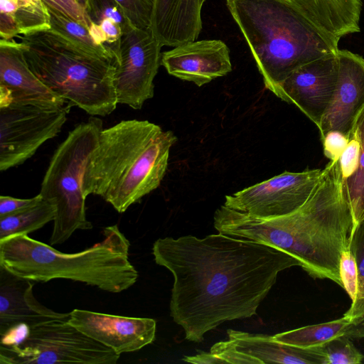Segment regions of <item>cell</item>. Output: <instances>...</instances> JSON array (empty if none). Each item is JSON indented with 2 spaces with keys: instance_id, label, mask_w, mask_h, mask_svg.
Here are the masks:
<instances>
[{
  "instance_id": "30",
  "label": "cell",
  "mask_w": 364,
  "mask_h": 364,
  "mask_svg": "<svg viewBox=\"0 0 364 364\" xmlns=\"http://www.w3.org/2000/svg\"><path fill=\"white\" fill-rule=\"evenodd\" d=\"M340 275L342 288L353 301L355 299L358 288V272L355 257L348 248L343 252L340 262Z\"/></svg>"
},
{
  "instance_id": "28",
  "label": "cell",
  "mask_w": 364,
  "mask_h": 364,
  "mask_svg": "<svg viewBox=\"0 0 364 364\" xmlns=\"http://www.w3.org/2000/svg\"><path fill=\"white\" fill-rule=\"evenodd\" d=\"M15 18L20 35L50 29L48 9L43 1L35 5L18 6Z\"/></svg>"
},
{
  "instance_id": "19",
  "label": "cell",
  "mask_w": 364,
  "mask_h": 364,
  "mask_svg": "<svg viewBox=\"0 0 364 364\" xmlns=\"http://www.w3.org/2000/svg\"><path fill=\"white\" fill-rule=\"evenodd\" d=\"M228 340L240 352L266 363L324 364L318 347L301 348L275 341L272 336L228 329Z\"/></svg>"
},
{
  "instance_id": "9",
  "label": "cell",
  "mask_w": 364,
  "mask_h": 364,
  "mask_svg": "<svg viewBox=\"0 0 364 364\" xmlns=\"http://www.w3.org/2000/svg\"><path fill=\"white\" fill-rule=\"evenodd\" d=\"M68 107L10 105L0 107V171L21 165L46 141L57 136Z\"/></svg>"
},
{
  "instance_id": "33",
  "label": "cell",
  "mask_w": 364,
  "mask_h": 364,
  "mask_svg": "<svg viewBox=\"0 0 364 364\" xmlns=\"http://www.w3.org/2000/svg\"><path fill=\"white\" fill-rule=\"evenodd\" d=\"M321 140L323 143L324 156L330 161H337L346 149L350 139L339 131L331 130Z\"/></svg>"
},
{
  "instance_id": "13",
  "label": "cell",
  "mask_w": 364,
  "mask_h": 364,
  "mask_svg": "<svg viewBox=\"0 0 364 364\" xmlns=\"http://www.w3.org/2000/svg\"><path fill=\"white\" fill-rule=\"evenodd\" d=\"M67 102L30 69L19 42L0 41V107L10 105L64 108Z\"/></svg>"
},
{
  "instance_id": "34",
  "label": "cell",
  "mask_w": 364,
  "mask_h": 364,
  "mask_svg": "<svg viewBox=\"0 0 364 364\" xmlns=\"http://www.w3.org/2000/svg\"><path fill=\"white\" fill-rule=\"evenodd\" d=\"M43 200L38 193L31 198H16L9 196H0V218L13 215L31 208Z\"/></svg>"
},
{
  "instance_id": "8",
  "label": "cell",
  "mask_w": 364,
  "mask_h": 364,
  "mask_svg": "<svg viewBox=\"0 0 364 364\" xmlns=\"http://www.w3.org/2000/svg\"><path fill=\"white\" fill-rule=\"evenodd\" d=\"M120 355L71 325L56 319L28 328L18 345L0 344V363L116 364Z\"/></svg>"
},
{
  "instance_id": "7",
  "label": "cell",
  "mask_w": 364,
  "mask_h": 364,
  "mask_svg": "<svg viewBox=\"0 0 364 364\" xmlns=\"http://www.w3.org/2000/svg\"><path fill=\"white\" fill-rule=\"evenodd\" d=\"M102 121L92 117L76 126L55 149L39 194L56 208L50 245H60L77 230H90L87 219L83 180L87 161L102 130Z\"/></svg>"
},
{
  "instance_id": "18",
  "label": "cell",
  "mask_w": 364,
  "mask_h": 364,
  "mask_svg": "<svg viewBox=\"0 0 364 364\" xmlns=\"http://www.w3.org/2000/svg\"><path fill=\"white\" fill-rule=\"evenodd\" d=\"M203 4L202 0H155L151 29L161 46L197 40Z\"/></svg>"
},
{
  "instance_id": "29",
  "label": "cell",
  "mask_w": 364,
  "mask_h": 364,
  "mask_svg": "<svg viewBox=\"0 0 364 364\" xmlns=\"http://www.w3.org/2000/svg\"><path fill=\"white\" fill-rule=\"evenodd\" d=\"M133 26L151 28L155 0H115Z\"/></svg>"
},
{
  "instance_id": "21",
  "label": "cell",
  "mask_w": 364,
  "mask_h": 364,
  "mask_svg": "<svg viewBox=\"0 0 364 364\" xmlns=\"http://www.w3.org/2000/svg\"><path fill=\"white\" fill-rule=\"evenodd\" d=\"M84 9L93 39L115 55L123 33L132 26L122 6L115 0H87Z\"/></svg>"
},
{
  "instance_id": "1",
  "label": "cell",
  "mask_w": 364,
  "mask_h": 364,
  "mask_svg": "<svg viewBox=\"0 0 364 364\" xmlns=\"http://www.w3.org/2000/svg\"><path fill=\"white\" fill-rule=\"evenodd\" d=\"M152 254L173 277L170 315L195 343L225 321L256 315L279 273L301 267L277 247L221 232L159 238Z\"/></svg>"
},
{
  "instance_id": "6",
  "label": "cell",
  "mask_w": 364,
  "mask_h": 364,
  "mask_svg": "<svg viewBox=\"0 0 364 364\" xmlns=\"http://www.w3.org/2000/svg\"><path fill=\"white\" fill-rule=\"evenodd\" d=\"M18 37L30 69L67 102L92 116L116 109L115 60L87 53L50 29Z\"/></svg>"
},
{
  "instance_id": "3",
  "label": "cell",
  "mask_w": 364,
  "mask_h": 364,
  "mask_svg": "<svg viewBox=\"0 0 364 364\" xmlns=\"http://www.w3.org/2000/svg\"><path fill=\"white\" fill-rule=\"evenodd\" d=\"M177 137L147 120H123L103 129L85 171V196L97 195L119 213L156 189Z\"/></svg>"
},
{
  "instance_id": "2",
  "label": "cell",
  "mask_w": 364,
  "mask_h": 364,
  "mask_svg": "<svg viewBox=\"0 0 364 364\" xmlns=\"http://www.w3.org/2000/svg\"><path fill=\"white\" fill-rule=\"evenodd\" d=\"M213 225L218 232L284 250L311 277L328 279L342 287L341 257L348 248L354 218L338 161H330L309 198L294 212L261 218L223 205L214 213Z\"/></svg>"
},
{
  "instance_id": "11",
  "label": "cell",
  "mask_w": 364,
  "mask_h": 364,
  "mask_svg": "<svg viewBox=\"0 0 364 364\" xmlns=\"http://www.w3.org/2000/svg\"><path fill=\"white\" fill-rule=\"evenodd\" d=\"M323 169L284 171L225 198L224 205L250 215L270 218L302 206L317 187Z\"/></svg>"
},
{
  "instance_id": "38",
  "label": "cell",
  "mask_w": 364,
  "mask_h": 364,
  "mask_svg": "<svg viewBox=\"0 0 364 364\" xmlns=\"http://www.w3.org/2000/svg\"><path fill=\"white\" fill-rule=\"evenodd\" d=\"M42 0H18V6H28L35 5L41 2Z\"/></svg>"
},
{
  "instance_id": "25",
  "label": "cell",
  "mask_w": 364,
  "mask_h": 364,
  "mask_svg": "<svg viewBox=\"0 0 364 364\" xmlns=\"http://www.w3.org/2000/svg\"><path fill=\"white\" fill-rule=\"evenodd\" d=\"M353 132L360 143L359 162L355 173L343 181V186L353 212L355 229L364 220V110L356 122Z\"/></svg>"
},
{
  "instance_id": "12",
  "label": "cell",
  "mask_w": 364,
  "mask_h": 364,
  "mask_svg": "<svg viewBox=\"0 0 364 364\" xmlns=\"http://www.w3.org/2000/svg\"><path fill=\"white\" fill-rule=\"evenodd\" d=\"M336 53L301 66L279 85L274 93L282 100L296 105L317 127L336 90L338 78Z\"/></svg>"
},
{
  "instance_id": "40",
  "label": "cell",
  "mask_w": 364,
  "mask_h": 364,
  "mask_svg": "<svg viewBox=\"0 0 364 364\" xmlns=\"http://www.w3.org/2000/svg\"><path fill=\"white\" fill-rule=\"evenodd\" d=\"M205 1V0H202L203 3H204V1Z\"/></svg>"
},
{
  "instance_id": "36",
  "label": "cell",
  "mask_w": 364,
  "mask_h": 364,
  "mask_svg": "<svg viewBox=\"0 0 364 364\" xmlns=\"http://www.w3.org/2000/svg\"><path fill=\"white\" fill-rule=\"evenodd\" d=\"M344 335L352 339L364 338V314L351 321Z\"/></svg>"
},
{
  "instance_id": "22",
  "label": "cell",
  "mask_w": 364,
  "mask_h": 364,
  "mask_svg": "<svg viewBox=\"0 0 364 364\" xmlns=\"http://www.w3.org/2000/svg\"><path fill=\"white\" fill-rule=\"evenodd\" d=\"M45 4L49 15L50 30L87 53L115 60L109 48L95 42L87 26Z\"/></svg>"
},
{
  "instance_id": "14",
  "label": "cell",
  "mask_w": 364,
  "mask_h": 364,
  "mask_svg": "<svg viewBox=\"0 0 364 364\" xmlns=\"http://www.w3.org/2000/svg\"><path fill=\"white\" fill-rule=\"evenodd\" d=\"M68 321L119 355L137 351L151 343L156 336V322L150 318L74 309L70 312Z\"/></svg>"
},
{
  "instance_id": "5",
  "label": "cell",
  "mask_w": 364,
  "mask_h": 364,
  "mask_svg": "<svg viewBox=\"0 0 364 364\" xmlns=\"http://www.w3.org/2000/svg\"><path fill=\"white\" fill-rule=\"evenodd\" d=\"M103 236L90 248L67 254L28 235H14L0 240V265L36 282L70 279L119 293L132 287L139 277L129 259L130 243L117 225L106 227Z\"/></svg>"
},
{
  "instance_id": "16",
  "label": "cell",
  "mask_w": 364,
  "mask_h": 364,
  "mask_svg": "<svg viewBox=\"0 0 364 364\" xmlns=\"http://www.w3.org/2000/svg\"><path fill=\"white\" fill-rule=\"evenodd\" d=\"M168 73L198 87L232 70L230 50L220 40L193 41L161 53Z\"/></svg>"
},
{
  "instance_id": "37",
  "label": "cell",
  "mask_w": 364,
  "mask_h": 364,
  "mask_svg": "<svg viewBox=\"0 0 364 364\" xmlns=\"http://www.w3.org/2000/svg\"><path fill=\"white\" fill-rule=\"evenodd\" d=\"M183 360L196 364H220L223 363V361L210 353H202L193 356H185Z\"/></svg>"
},
{
  "instance_id": "17",
  "label": "cell",
  "mask_w": 364,
  "mask_h": 364,
  "mask_svg": "<svg viewBox=\"0 0 364 364\" xmlns=\"http://www.w3.org/2000/svg\"><path fill=\"white\" fill-rule=\"evenodd\" d=\"M36 282L16 276L0 265V336L14 326L29 327L56 319H69L70 313L56 312L34 296Z\"/></svg>"
},
{
  "instance_id": "23",
  "label": "cell",
  "mask_w": 364,
  "mask_h": 364,
  "mask_svg": "<svg viewBox=\"0 0 364 364\" xmlns=\"http://www.w3.org/2000/svg\"><path fill=\"white\" fill-rule=\"evenodd\" d=\"M350 323L345 316L318 324L290 330L272 336L280 343L301 348H313L320 346L332 338L343 335Z\"/></svg>"
},
{
  "instance_id": "32",
  "label": "cell",
  "mask_w": 364,
  "mask_h": 364,
  "mask_svg": "<svg viewBox=\"0 0 364 364\" xmlns=\"http://www.w3.org/2000/svg\"><path fill=\"white\" fill-rule=\"evenodd\" d=\"M210 352L221 359L224 364H259L257 360L238 351L229 340L216 343Z\"/></svg>"
},
{
  "instance_id": "10",
  "label": "cell",
  "mask_w": 364,
  "mask_h": 364,
  "mask_svg": "<svg viewBox=\"0 0 364 364\" xmlns=\"http://www.w3.org/2000/svg\"><path fill=\"white\" fill-rule=\"evenodd\" d=\"M161 47L151 28L132 26L123 33L115 55L114 85L118 104L140 109L153 97Z\"/></svg>"
},
{
  "instance_id": "35",
  "label": "cell",
  "mask_w": 364,
  "mask_h": 364,
  "mask_svg": "<svg viewBox=\"0 0 364 364\" xmlns=\"http://www.w3.org/2000/svg\"><path fill=\"white\" fill-rule=\"evenodd\" d=\"M45 4L87 26L84 8L77 0H42ZM88 27V26H87Z\"/></svg>"
},
{
  "instance_id": "20",
  "label": "cell",
  "mask_w": 364,
  "mask_h": 364,
  "mask_svg": "<svg viewBox=\"0 0 364 364\" xmlns=\"http://www.w3.org/2000/svg\"><path fill=\"white\" fill-rule=\"evenodd\" d=\"M309 17L336 39L360 32L362 0H296Z\"/></svg>"
},
{
  "instance_id": "31",
  "label": "cell",
  "mask_w": 364,
  "mask_h": 364,
  "mask_svg": "<svg viewBox=\"0 0 364 364\" xmlns=\"http://www.w3.org/2000/svg\"><path fill=\"white\" fill-rule=\"evenodd\" d=\"M360 154V143L353 132L346 149L338 159L342 181L351 176L357 169Z\"/></svg>"
},
{
  "instance_id": "4",
  "label": "cell",
  "mask_w": 364,
  "mask_h": 364,
  "mask_svg": "<svg viewBox=\"0 0 364 364\" xmlns=\"http://www.w3.org/2000/svg\"><path fill=\"white\" fill-rule=\"evenodd\" d=\"M262 76L274 94L301 66L336 53L338 41L321 28L296 0H225Z\"/></svg>"
},
{
  "instance_id": "24",
  "label": "cell",
  "mask_w": 364,
  "mask_h": 364,
  "mask_svg": "<svg viewBox=\"0 0 364 364\" xmlns=\"http://www.w3.org/2000/svg\"><path fill=\"white\" fill-rule=\"evenodd\" d=\"M55 213V205L43 198L31 208L0 218V240L17 235H28L53 221Z\"/></svg>"
},
{
  "instance_id": "26",
  "label": "cell",
  "mask_w": 364,
  "mask_h": 364,
  "mask_svg": "<svg viewBox=\"0 0 364 364\" xmlns=\"http://www.w3.org/2000/svg\"><path fill=\"white\" fill-rule=\"evenodd\" d=\"M349 248L355 257L358 272L356 297L343 314L351 322L364 314V220L356 225L351 234Z\"/></svg>"
},
{
  "instance_id": "39",
  "label": "cell",
  "mask_w": 364,
  "mask_h": 364,
  "mask_svg": "<svg viewBox=\"0 0 364 364\" xmlns=\"http://www.w3.org/2000/svg\"><path fill=\"white\" fill-rule=\"evenodd\" d=\"M77 1H78V2L80 4V5H81L83 8H85V5H86V4H87V0H77Z\"/></svg>"
},
{
  "instance_id": "15",
  "label": "cell",
  "mask_w": 364,
  "mask_h": 364,
  "mask_svg": "<svg viewBox=\"0 0 364 364\" xmlns=\"http://www.w3.org/2000/svg\"><path fill=\"white\" fill-rule=\"evenodd\" d=\"M336 57L337 83L318 127L321 139L331 130L339 131L350 139L364 110V58L348 50H338Z\"/></svg>"
},
{
  "instance_id": "27",
  "label": "cell",
  "mask_w": 364,
  "mask_h": 364,
  "mask_svg": "<svg viewBox=\"0 0 364 364\" xmlns=\"http://www.w3.org/2000/svg\"><path fill=\"white\" fill-rule=\"evenodd\" d=\"M346 335L332 338L318 346L324 358V364H358L364 355L357 349Z\"/></svg>"
}]
</instances>
